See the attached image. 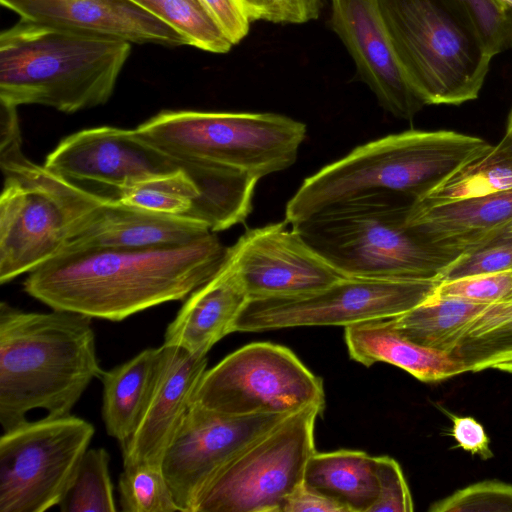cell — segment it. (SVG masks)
Wrapping results in <instances>:
<instances>
[{
    "instance_id": "1",
    "label": "cell",
    "mask_w": 512,
    "mask_h": 512,
    "mask_svg": "<svg viewBox=\"0 0 512 512\" xmlns=\"http://www.w3.org/2000/svg\"><path fill=\"white\" fill-rule=\"evenodd\" d=\"M226 254L214 232L179 245L64 252L28 273L24 290L51 309L122 321L186 299L216 274Z\"/></svg>"
},
{
    "instance_id": "2",
    "label": "cell",
    "mask_w": 512,
    "mask_h": 512,
    "mask_svg": "<svg viewBox=\"0 0 512 512\" xmlns=\"http://www.w3.org/2000/svg\"><path fill=\"white\" fill-rule=\"evenodd\" d=\"M91 317L52 309L27 312L0 304V424L3 431L42 409L71 415L94 378H100Z\"/></svg>"
},
{
    "instance_id": "3",
    "label": "cell",
    "mask_w": 512,
    "mask_h": 512,
    "mask_svg": "<svg viewBox=\"0 0 512 512\" xmlns=\"http://www.w3.org/2000/svg\"><path fill=\"white\" fill-rule=\"evenodd\" d=\"M131 43L19 20L0 34V102L75 113L105 104Z\"/></svg>"
},
{
    "instance_id": "4",
    "label": "cell",
    "mask_w": 512,
    "mask_h": 512,
    "mask_svg": "<svg viewBox=\"0 0 512 512\" xmlns=\"http://www.w3.org/2000/svg\"><path fill=\"white\" fill-rule=\"evenodd\" d=\"M491 146L448 130H409L371 141L306 178L287 203L285 222L293 225L330 205L373 193L420 199Z\"/></svg>"
},
{
    "instance_id": "5",
    "label": "cell",
    "mask_w": 512,
    "mask_h": 512,
    "mask_svg": "<svg viewBox=\"0 0 512 512\" xmlns=\"http://www.w3.org/2000/svg\"><path fill=\"white\" fill-rule=\"evenodd\" d=\"M0 283L59 255L105 202L27 158L17 107L1 104Z\"/></svg>"
},
{
    "instance_id": "6",
    "label": "cell",
    "mask_w": 512,
    "mask_h": 512,
    "mask_svg": "<svg viewBox=\"0 0 512 512\" xmlns=\"http://www.w3.org/2000/svg\"><path fill=\"white\" fill-rule=\"evenodd\" d=\"M414 201L402 193H373L330 205L291 227L344 276L437 279L455 257L407 224Z\"/></svg>"
},
{
    "instance_id": "7",
    "label": "cell",
    "mask_w": 512,
    "mask_h": 512,
    "mask_svg": "<svg viewBox=\"0 0 512 512\" xmlns=\"http://www.w3.org/2000/svg\"><path fill=\"white\" fill-rule=\"evenodd\" d=\"M401 66L425 105L478 97L492 57L451 0H377Z\"/></svg>"
},
{
    "instance_id": "8",
    "label": "cell",
    "mask_w": 512,
    "mask_h": 512,
    "mask_svg": "<svg viewBox=\"0 0 512 512\" xmlns=\"http://www.w3.org/2000/svg\"><path fill=\"white\" fill-rule=\"evenodd\" d=\"M136 132L182 161H201L248 172L258 179L295 162L306 125L272 113L164 110Z\"/></svg>"
},
{
    "instance_id": "9",
    "label": "cell",
    "mask_w": 512,
    "mask_h": 512,
    "mask_svg": "<svg viewBox=\"0 0 512 512\" xmlns=\"http://www.w3.org/2000/svg\"><path fill=\"white\" fill-rule=\"evenodd\" d=\"M323 410L292 413L251 443L213 478L196 512H282L316 452L314 428Z\"/></svg>"
},
{
    "instance_id": "10",
    "label": "cell",
    "mask_w": 512,
    "mask_h": 512,
    "mask_svg": "<svg viewBox=\"0 0 512 512\" xmlns=\"http://www.w3.org/2000/svg\"><path fill=\"white\" fill-rule=\"evenodd\" d=\"M194 403L231 416L292 414L325 407L322 379L287 347L254 342L207 369Z\"/></svg>"
},
{
    "instance_id": "11",
    "label": "cell",
    "mask_w": 512,
    "mask_h": 512,
    "mask_svg": "<svg viewBox=\"0 0 512 512\" xmlns=\"http://www.w3.org/2000/svg\"><path fill=\"white\" fill-rule=\"evenodd\" d=\"M79 417L26 421L0 438V512H44L64 498L93 438Z\"/></svg>"
},
{
    "instance_id": "12",
    "label": "cell",
    "mask_w": 512,
    "mask_h": 512,
    "mask_svg": "<svg viewBox=\"0 0 512 512\" xmlns=\"http://www.w3.org/2000/svg\"><path fill=\"white\" fill-rule=\"evenodd\" d=\"M433 279L378 280L343 277L319 290L288 297L249 300L233 332H259L301 326H349L391 318L431 297Z\"/></svg>"
},
{
    "instance_id": "13",
    "label": "cell",
    "mask_w": 512,
    "mask_h": 512,
    "mask_svg": "<svg viewBox=\"0 0 512 512\" xmlns=\"http://www.w3.org/2000/svg\"><path fill=\"white\" fill-rule=\"evenodd\" d=\"M188 163L153 145L135 129L101 126L62 139L44 166L94 195L117 201L126 188L186 169Z\"/></svg>"
},
{
    "instance_id": "14",
    "label": "cell",
    "mask_w": 512,
    "mask_h": 512,
    "mask_svg": "<svg viewBox=\"0 0 512 512\" xmlns=\"http://www.w3.org/2000/svg\"><path fill=\"white\" fill-rule=\"evenodd\" d=\"M288 415L231 416L193 402L161 463L180 511L196 512L218 472Z\"/></svg>"
},
{
    "instance_id": "15",
    "label": "cell",
    "mask_w": 512,
    "mask_h": 512,
    "mask_svg": "<svg viewBox=\"0 0 512 512\" xmlns=\"http://www.w3.org/2000/svg\"><path fill=\"white\" fill-rule=\"evenodd\" d=\"M228 251L249 300L310 293L345 277L285 221L247 230Z\"/></svg>"
},
{
    "instance_id": "16",
    "label": "cell",
    "mask_w": 512,
    "mask_h": 512,
    "mask_svg": "<svg viewBox=\"0 0 512 512\" xmlns=\"http://www.w3.org/2000/svg\"><path fill=\"white\" fill-rule=\"evenodd\" d=\"M331 26L361 80L393 116L410 120L425 105L401 66L377 0H331Z\"/></svg>"
},
{
    "instance_id": "17",
    "label": "cell",
    "mask_w": 512,
    "mask_h": 512,
    "mask_svg": "<svg viewBox=\"0 0 512 512\" xmlns=\"http://www.w3.org/2000/svg\"><path fill=\"white\" fill-rule=\"evenodd\" d=\"M21 20L129 43L188 45L171 25L131 0H0Z\"/></svg>"
},
{
    "instance_id": "18",
    "label": "cell",
    "mask_w": 512,
    "mask_h": 512,
    "mask_svg": "<svg viewBox=\"0 0 512 512\" xmlns=\"http://www.w3.org/2000/svg\"><path fill=\"white\" fill-rule=\"evenodd\" d=\"M162 347V361L149 401L134 432L120 443L123 467L161 466L207 370V356L164 343Z\"/></svg>"
},
{
    "instance_id": "19",
    "label": "cell",
    "mask_w": 512,
    "mask_h": 512,
    "mask_svg": "<svg viewBox=\"0 0 512 512\" xmlns=\"http://www.w3.org/2000/svg\"><path fill=\"white\" fill-rule=\"evenodd\" d=\"M512 222V189L442 203L415 200L407 224L439 250L457 257L497 236Z\"/></svg>"
},
{
    "instance_id": "20",
    "label": "cell",
    "mask_w": 512,
    "mask_h": 512,
    "mask_svg": "<svg viewBox=\"0 0 512 512\" xmlns=\"http://www.w3.org/2000/svg\"><path fill=\"white\" fill-rule=\"evenodd\" d=\"M211 232L207 225L194 219L154 213L109 200L69 239L61 253L179 245Z\"/></svg>"
},
{
    "instance_id": "21",
    "label": "cell",
    "mask_w": 512,
    "mask_h": 512,
    "mask_svg": "<svg viewBox=\"0 0 512 512\" xmlns=\"http://www.w3.org/2000/svg\"><path fill=\"white\" fill-rule=\"evenodd\" d=\"M249 301L243 281L229 254L206 283L193 291L169 323L164 344L180 347L190 354L207 356L233 325Z\"/></svg>"
},
{
    "instance_id": "22",
    "label": "cell",
    "mask_w": 512,
    "mask_h": 512,
    "mask_svg": "<svg viewBox=\"0 0 512 512\" xmlns=\"http://www.w3.org/2000/svg\"><path fill=\"white\" fill-rule=\"evenodd\" d=\"M345 342L351 359L367 367L376 362L389 363L423 382L441 381L466 373L463 364L451 354L399 335L390 318L346 326Z\"/></svg>"
},
{
    "instance_id": "23",
    "label": "cell",
    "mask_w": 512,
    "mask_h": 512,
    "mask_svg": "<svg viewBox=\"0 0 512 512\" xmlns=\"http://www.w3.org/2000/svg\"><path fill=\"white\" fill-rule=\"evenodd\" d=\"M163 347L148 348L128 361L103 371L102 420L119 444L135 430L153 391Z\"/></svg>"
},
{
    "instance_id": "24",
    "label": "cell",
    "mask_w": 512,
    "mask_h": 512,
    "mask_svg": "<svg viewBox=\"0 0 512 512\" xmlns=\"http://www.w3.org/2000/svg\"><path fill=\"white\" fill-rule=\"evenodd\" d=\"M303 484L347 512H370L379 496L377 457L355 450L315 452L307 462Z\"/></svg>"
},
{
    "instance_id": "25",
    "label": "cell",
    "mask_w": 512,
    "mask_h": 512,
    "mask_svg": "<svg viewBox=\"0 0 512 512\" xmlns=\"http://www.w3.org/2000/svg\"><path fill=\"white\" fill-rule=\"evenodd\" d=\"M486 305L433 293L426 301L399 316L391 317L402 337L452 354L470 323Z\"/></svg>"
},
{
    "instance_id": "26",
    "label": "cell",
    "mask_w": 512,
    "mask_h": 512,
    "mask_svg": "<svg viewBox=\"0 0 512 512\" xmlns=\"http://www.w3.org/2000/svg\"><path fill=\"white\" fill-rule=\"evenodd\" d=\"M117 201L154 213L194 219L214 233L221 231L214 207L186 169L138 182L126 188Z\"/></svg>"
},
{
    "instance_id": "27",
    "label": "cell",
    "mask_w": 512,
    "mask_h": 512,
    "mask_svg": "<svg viewBox=\"0 0 512 512\" xmlns=\"http://www.w3.org/2000/svg\"><path fill=\"white\" fill-rule=\"evenodd\" d=\"M512 189V114L501 141L459 172L417 199L442 203Z\"/></svg>"
},
{
    "instance_id": "28",
    "label": "cell",
    "mask_w": 512,
    "mask_h": 512,
    "mask_svg": "<svg viewBox=\"0 0 512 512\" xmlns=\"http://www.w3.org/2000/svg\"><path fill=\"white\" fill-rule=\"evenodd\" d=\"M451 355L466 372L493 369L512 359V297L486 305Z\"/></svg>"
},
{
    "instance_id": "29",
    "label": "cell",
    "mask_w": 512,
    "mask_h": 512,
    "mask_svg": "<svg viewBox=\"0 0 512 512\" xmlns=\"http://www.w3.org/2000/svg\"><path fill=\"white\" fill-rule=\"evenodd\" d=\"M131 1L175 28L190 46L220 54L234 46L201 0Z\"/></svg>"
},
{
    "instance_id": "30",
    "label": "cell",
    "mask_w": 512,
    "mask_h": 512,
    "mask_svg": "<svg viewBox=\"0 0 512 512\" xmlns=\"http://www.w3.org/2000/svg\"><path fill=\"white\" fill-rule=\"evenodd\" d=\"M110 456L104 448H88L60 504L63 512L117 511L109 472Z\"/></svg>"
},
{
    "instance_id": "31",
    "label": "cell",
    "mask_w": 512,
    "mask_h": 512,
    "mask_svg": "<svg viewBox=\"0 0 512 512\" xmlns=\"http://www.w3.org/2000/svg\"><path fill=\"white\" fill-rule=\"evenodd\" d=\"M118 493L121 510L125 512H181L158 465L123 467Z\"/></svg>"
},
{
    "instance_id": "32",
    "label": "cell",
    "mask_w": 512,
    "mask_h": 512,
    "mask_svg": "<svg viewBox=\"0 0 512 512\" xmlns=\"http://www.w3.org/2000/svg\"><path fill=\"white\" fill-rule=\"evenodd\" d=\"M487 53L494 57L512 45V7L504 0H451Z\"/></svg>"
},
{
    "instance_id": "33",
    "label": "cell",
    "mask_w": 512,
    "mask_h": 512,
    "mask_svg": "<svg viewBox=\"0 0 512 512\" xmlns=\"http://www.w3.org/2000/svg\"><path fill=\"white\" fill-rule=\"evenodd\" d=\"M506 271H512V237L498 235L455 257L443 268L437 280L444 282Z\"/></svg>"
},
{
    "instance_id": "34",
    "label": "cell",
    "mask_w": 512,
    "mask_h": 512,
    "mask_svg": "<svg viewBox=\"0 0 512 512\" xmlns=\"http://www.w3.org/2000/svg\"><path fill=\"white\" fill-rule=\"evenodd\" d=\"M430 512H512V484L485 480L434 502Z\"/></svg>"
},
{
    "instance_id": "35",
    "label": "cell",
    "mask_w": 512,
    "mask_h": 512,
    "mask_svg": "<svg viewBox=\"0 0 512 512\" xmlns=\"http://www.w3.org/2000/svg\"><path fill=\"white\" fill-rule=\"evenodd\" d=\"M434 294L483 305L492 304L512 295V271L439 282Z\"/></svg>"
},
{
    "instance_id": "36",
    "label": "cell",
    "mask_w": 512,
    "mask_h": 512,
    "mask_svg": "<svg viewBox=\"0 0 512 512\" xmlns=\"http://www.w3.org/2000/svg\"><path fill=\"white\" fill-rule=\"evenodd\" d=\"M379 496L370 512H411L414 503L399 463L388 456L377 457Z\"/></svg>"
},
{
    "instance_id": "37",
    "label": "cell",
    "mask_w": 512,
    "mask_h": 512,
    "mask_svg": "<svg viewBox=\"0 0 512 512\" xmlns=\"http://www.w3.org/2000/svg\"><path fill=\"white\" fill-rule=\"evenodd\" d=\"M201 1L233 45L239 43L248 34L251 19L242 0Z\"/></svg>"
},
{
    "instance_id": "38",
    "label": "cell",
    "mask_w": 512,
    "mask_h": 512,
    "mask_svg": "<svg viewBox=\"0 0 512 512\" xmlns=\"http://www.w3.org/2000/svg\"><path fill=\"white\" fill-rule=\"evenodd\" d=\"M451 419V435L458 447L484 460L493 456L490 439L482 424L470 416L451 415Z\"/></svg>"
},
{
    "instance_id": "39",
    "label": "cell",
    "mask_w": 512,
    "mask_h": 512,
    "mask_svg": "<svg viewBox=\"0 0 512 512\" xmlns=\"http://www.w3.org/2000/svg\"><path fill=\"white\" fill-rule=\"evenodd\" d=\"M305 511L347 512L337 502L302 484L288 497L282 512Z\"/></svg>"
},
{
    "instance_id": "40",
    "label": "cell",
    "mask_w": 512,
    "mask_h": 512,
    "mask_svg": "<svg viewBox=\"0 0 512 512\" xmlns=\"http://www.w3.org/2000/svg\"><path fill=\"white\" fill-rule=\"evenodd\" d=\"M322 0H280L285 23L302 24L316 19Z\"/></svg>"
},
{
    "instance_id": "41",
    "label": "cell",
    "mask_w": 512,
    "mask_h": 512,
    "mask_svg": "<svg viewBox=\"0 0 512 512\" xmlns=\"http://www.w3.org/2000/svg\"><path fill=\"white\" fill-rule=\"evenodd\" d=\"M251 21L285 23L280 0H242Z\"/></svg>"
},
{
    "instance_id": "42",
    "label": "cell",
    "mask_w": 512,
    "mask_h": 512,
    "mask_svg": "<svg viewBox=\"0 0 512 512\" xmlns=\"http://www.w3.org/2000/svg\"><path fill=\"white\" fill-rule=\"evenodd\" d=\"M493 369L512 374V359L495 365Z\"/></svg>"
},
{
    "instance_id": "43",
    "label": "cell",
    "mask_w": 512,
    "mask_h": 512,
    "mask_svg": "<svg viewBox=\"0 0 512 512\" xmlns=\"http://www.w3.org/2000/svg\"><path fill=\"white\" fill-rule=\"evenodd\" d=\"M498 235H506L512 237V222H510Z\"/></svg>"
},
{
    "instance_id": "44",
    "label": "cell",
    "mask_w": 512,
    "mask_h": 512,
    "mask_svg": "<svg viewBox=\"0 0 512 512\" xmlns=\"http://www.w3.org/2000/svg\"><path fill=\"white\" fill-rule=\"evenodd\" d=\"M504 1L507 2L512 7V0H504Z\"/></svg>"
},
{
    "instance_id": "45",
    "label": "cell",
    "mask_w": 512,
    "mask_h": 512,
    "mask_svg": "<svg viewBox=\"0 0 512 512\" xmlns=\"http://www.w3.org/2000/svg\"><path fill=\"white\" fill-rule=\"evenodd\" d=\"M510 297H512V295H511ZM508 298H509V297H508Z\"/></svg>"
},
{
    "instance_id": "46",
    "label": "cell",
    "mask_w": 512,
    "mask_h": 512,
    "mask_svg": "<svg viewBox=\"0 0 512 512\" xmlns=\"http://www.w3.org/2000/svg\"><path fill=\"white\" fill-rule=\"evenodd\" d=\"M511 114H512V112H511Z\"/></svg>"
}]
</instances>
